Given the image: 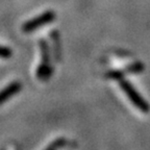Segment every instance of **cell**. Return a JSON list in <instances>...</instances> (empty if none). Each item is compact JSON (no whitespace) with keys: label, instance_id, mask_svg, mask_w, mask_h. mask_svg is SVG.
<instances>
[{"label":"cell","instance_id":"obj_1","mask_svg":"<svg viewBox=\"0 0 150 150\" xmlns=\"http://www.w3.org/2000/svg\"><path fill=\"white\" fill-rule=\"evenodd\" d=\"M120 88L122 89V91L124 92L125 95L128 97V99L130 100V102L138 108L140 112H150V105L149 103L144 99L143 96H141L139 92L136 90V88L126 79H120L119 80Z\"/></svg>","mask_w":150,"mask_h":150},{"label":"cell","instance_id":"obj_2","mask_svg":"<svg viewBox=\"0 0 150 150\" xmlns=\"http://www.w3.org/2000/svg\"><path fill=\"white\" fill-rule=\"evenodd\" d=\"M40 50H41V63L37 69V77L40 80H47L51 77L53 69L50 62V51L49 47L45 40H40Z\"/></svg>","mask_w":150,"mask_h":150},{"label":"cell","instance_id":"obj_3","mask_svg":"<svg viewBox=\"0 0 150 150\" xmlns=\"http://www.w3.org/2000/svg\"><path fill=\"white\" fill-rule=\"evenodd\" d=\"M55 18L56 15L53 11H46L43 14L37 16L35 18H33L30 20H28L27 22H25L23 24V26H22V31L26 33L35 31L37 29H39V28L53 22L55 20Z\"/></svg>","mask_w":150,"mask_h":150},{"label":"cell","instance_id":"obj_4","mask_svg":"<svg viewBox=\"0 0 150 150\" xmlns=\"http://www.w3.org/2000/svg\"><path fill=\"white\" fill-rule=\"evenodd\" d=\"M22 89L21 81H13L6 86L2 91H0V104L6 102L9 98H12L16 94H18Z\"/></svg>","mask_w":150,"mask_h":150},{"label":"cell","instance_id":"obj_5","mask_svg":"<svg viewBox=\"0 0 150 150\" xmlns=\"http://www.w3.org/2000/svg\"><path fill=\"white\" fill-rule=\"evenodd\" d=\"M145 67H144V64L141 63V62H134V63L130 64L127 67H125V69H123V72L126 74V73H141L143 72Z\"/></svg>","mask_w":150,"mask_h":150},{"label":"cell","instance_id":"obj_6","mask_svg":"<svg viewBox=\"0 0 150 150\" xmlns=\"http://www.w3.org/2000/svg\"><path fill=\"white\" fill-rule=\"evenodd\" d=\"M51 39L53 41L54 46V53H55L56 59L59 61L61 57V44H59V33L56 30H53L51 33Z\"/></svg>","mask_w":150,"mask_h":150},{"label":"cell","instance_id":"obj_7","mask_svg":"<svg viewBox=\"0 0 150 150\" xmlns=\"http://www.w3.org/2000/svg\"><path fill=\"white\" fill-rule=\"evenodd\" d=\"M66 143H67L66 139L59 138V139H56V140H54L53 142H52V143L50 144V145L48 146L45 150H59V148L64 147Z\"/></svg>","mask_w":150,"mask_h":150},{"label":"cell","instance_id":"obj_8","mask_svg":"<svg viewBox=\"0 0 150 150\" xmlns=\"http://www.w3.org/2000/svg\"><path fill=\"white\" fill-rule=\"evenodd\" d=\"M13 55V51L9 47L0 46V57L1 59H9Z\"/></svg>","mask_w":150,"mask_h":150}]
</instances>
